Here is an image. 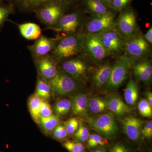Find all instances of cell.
Segmentation results:
<instances>
[{
	"label": "cell",
	"mask_w": 152,
	"mask_h": 152,
	"mask_svg": "<svg viewBox=\"0 0 152 152\" xmlns=\"http://www.w3.org/2000/svg\"><path fill=\"white\" fill-rule=\"evenodd\" d=\"M84 34L80 32L59 36L55 49L50 54L58 62L73 58L84 52Z\"/></svg>",
	"instance_id": "obj_1"
},
{
	"label": "cell",
	"mask_w": 152,
	"mask_h": 152,
	"mask_svg": "<svg viewBox=\"0 0 152 152\" xmlns=\"http://www.w3.org/2000/svg\"><path fill=\"white\" fill-rule=\"evenodd\" d=\"M134 62L124 55L119 57L112 67L108 81L104 88L110 91L118 88L127 78Z\"/></svg>",
	"instance_id": "obj_2"
},
{
	"label": "cell",
	"mask_w": 152,
	"mask_h": 152,
	"mask_svg": "<svg viewBox=\"0 0 152 152\" xmlns=\"http://www.w3.org/2000/svg\"><path fill=\"white\" fill-rule=\"evenodd\" d=\"M151 55L149 44L140 33L126 39L123 55L134 61L147 58Z\"/></svg>",
	"instance_id": "obj_3"
},
{
	"label": "cell",
	"mask_w": 152,
	"mask_h": 152,
	"mask_svg": "<svg viewBox=\"0 0 152 152\" xmlns=\"http://www.w3.org/2000/svg\"><path fill=\"white\" fill-rule=\"evenodd\" d=\"M108 56L120 57L124 52L126 39L121 35L115 26L98 35Z\"/></svg>",
	"instance_id": "obj_4"
},
{
	"label": "cell",
	"mask_w": 152,
	"mask_h": 152,
	"mask_svg": "<svg viewBox=\"0 0 152 152\" xmlns=\"http://www.w3.org/2000/svg\"><path fill=\"white\" fill-rule=\"evenodd\" d=\"M66 6L60 3H50L42 6L34 12L38 20L48 29L64 15Z\"/></svg>",
	"instance_id": "obj_5"
},
{
	"label": "cell",
	"mask_w": 152,
	"mask_h": 152,
	"mask_svg": "<svg viewBox=\"0 0 152 152\" xmlns=\"http://www.w3.org/2000/svg\"><path fill=\"white\" fill-rule=\"evenodd\" d=\"M83 23V14L80 11H75L64 14L56 25L48 29L61 33L62 36L75 34L80 32Z\"/></svg>",
	"instance_id": "obj_6"
},
{
	"label": "cell",
	"mask_w": 152,
	"mask_h": 152,
	"mask_svg": "<svg viewBox=\"0 0 152 152\" xmlns=\"http://www.w3.org/2000/svg\"><path fill=\"white\" fill-rule=\"evenodd\" d=\"M88 122L93 129L107 137H114L118 133V127L111 112L90 118Z\"/></svg>",
	"instance_id": "obj_7"
},
{
	"label": "cell",
	"mask_w": 152,
	"mask_h": 152,
	"mask_svg": "<svg viewBox=\"0 0 152 152\" xmlns=\"http://www.w3.org/2000/svg\"><path fill=\"white\" fill-rule=\"evenodd\" d=\"M115 27L126 39L132 37L138 33L137 18L132 9L126 8L121 11L115 21Z\"/></svg>",
	"instance_id": "obj_8"
},
{
	"label": "cell",
	"mask_w": 152,
	"mask_h": 152,
	"mask_svg": "<svg viewBox=\"0 0 152 152\" xmlns=\"http://www.w3.org/2000/svg\"><path fill=\"white\" fill-rule=\"evenodd\" d=\"M115 15L111 11L104 15H94L86 24V34H100L115 26Z\"/></svg>",
	"instance_id": "obj_9"
},
{
	"label": "cell",
	"mask_w": 152,
	"mask_h": 152,
	"mask_svg": "<svg viewBox=\"0 0 152 152\" xmlns=\"http://www.w3.org/2000/svg\"><path fill=\"white\" fill-rule=\"evenodd\" d=\"M48 82L52 92L57 96L70 94L78 88L77 82L62 71H59L56 75Z\"/></svg>",
	"instance_id": "obj_10"
},
{
	"label": "cell",
	"mask_w": 152,
	"mask_h": 152,
	"mask_svg": "<svg viewBox=\"0 0 152 152\" xmlns=\"http://www.w3.org/2000/svg\"><path fill=\"white\" fill-rule=\"evenodd\" d=\"M63 72L67 74L76 81L83 82L86 79L88 67L83 60L79 58H70L59 63Z\"/></svg>",
	"instance_id": "obj_11"
},
{
	"label": "cell",
	"mask_w": 152,
	"mask_h": 152,
	"mask_svg": "<svg viewBox=\"0 0 152 152\" xmlns=\"http://www.w3.org/2000/svg\"><path fill=\"white\" fill-rule=\"evenodd\" d=\"M59 39V35L50 38L41 35L33 45L27 47L33 60L50 54L55 49Z\"/></svg>",
	"instance_id": "obj_12"
},
{
	"label": "cell",
	"mask_w": 152,
	"mask_h": 152,
	"mask_svg": "<svg viewBox=\"0 0 152 152\" xmlns=\"http://www.w3.org/2000/svg\"><path fill=\"white\" fill-rule=\"evenodd\" d=\"M83 43L84 52L96 61H101L108 56L98 35L85 34Z\"/></svg>",
	"instance_id": "obj_13"
},
{
	"label": "cell",
	"mask_w": 152,
	"mask_h": 152,
	"mask_svg": "<svg viewBox=\"0 0 152 152\" xmlns=\"http://www.w3.org/2000/svg\"><path fill=\"white\" fill-rule=\"evenodd\" d=\"M38 72V75L47 81L49 82L58 72L57 62L50 55L34 60Z\"/></svg>",
	"instance_id": "obj_14"
},
{
	"label": "cell",
	"mask_w": 152,
	"mask_h": 152,
	"mask_svg": "<svg viewBox=\"0 0 152 152\" xmlns=\"http://www.w3.org/2000/svg\"><path fill=\"white\" fill-rule=\"evenodd\" d=\"M124 132L128 138L135 142H139L142 138V121L133 116L125 117L121 121Z\"/></svg>",
	"instance_id": "obj_15"
},
{
	"label": "cell",
	"mask_w": 152,
	"mask_h": 152,
	"mask_svg": "<svg viewBox=\"0 0 152 152\" xmlns=\"http://www.w3.org/2000/svg\"><path fill=\"white\" fill-rule=\"evenodd\" d=\"M136 78L145 84H149L151 81L152 65L151 60L145 59L132 66Z\"/></svg>",
	"instance_id": "obj_16"
},
{
	"label": "cell",
	"mask_w": 152,
	"mask_h": 152,
	"mask_svg": "<svg viewBox=\"0 0 152 152\" xmlns=\"http://www.w3.org/2000/svg\"><path fill=\"white\" fill-rule=\"evenodd\" d=\"M74 0H12L11 3L16 6L21 11L33 12L42 6L52 2L61 3L67 6Z\"/></svg>",
	"instance_id": "obj_17"
},
{
	"label": "cell",
	"mask_w": 152,
	"mask_h": 152,
	"mask_svg": "<svg viewBox=\"0 0 152 152\" xmlns=\"http://www.w3.org/2000/svg\"><path fill=\"white\" fill-rule=\"evenodd\" d=\"M113 66L109 63H106L99 66L95 70L92 77L94 85L100 88L104 87L108 81Z\"/></svg>",
	"instance_id": "obj_18"
},
{
	"label": "cell",
	"mask_w": 152,
	"mask_h": 152,
	"mask_svg": "<svg viewBox=\"0 0 152 152\" xmlns=\"http://www.w3.org/2000/svg\"><path fill=\"white\" fill-rule=\"evenodd\" d=\"M15 24L17 25L22 37L28 40H36L42 34V29L39 25L36 23L26 22Z\"/></svg>",
	"instance_id": "obj_19"
},
{
	"label": "cell",
	"mask_w": 152,
	"mask_h": 152,
	"mask_svg": "<svg viewBox=\"0 0 152 152\" xmlns=\"http://www.w3.org/2000/svg\"><path fill=\"white\" fill-rule=\"evenodd\" d=\"M71 110L75 115L85 116L88 111V99L86 94L80 93L75 95L71 99Z\"/></svg>",
	"instance_id": "obj_20"
},
{
	"label": "cell",
	"mask_w": 152,
	"mask_h": 152,
	"mask_svg": "<svg viewBox=\"0 0 152 152\" xmlns=\"http://www.w3.org/2000/svg\"><path fill=\"white\" fill-rule=\"evenodd\" d=\"M108 110L118 116H121L131 112L129 106L125 103L120 97L113 96L107 99Z\"/></svg>",
	"instance_id": "obj_21"
},
{
	"label": "cell",
	"mask_w": 152,
	"mask_h": 152,
	"mask_svg": "<svg viewBox=\"0 0 152 152\" xmlns=\"http://www.w3.org/2000/svg\"><path fill=\"white\" fill-rule=\"evenodd\" d=\"M139 96V87L137 84L132 79L128 82L124 90V96L128 105H135Z\"/></svg>",
	"instance_id": "obj_22"
},
{
	"label": "cell",
	"mask_w": 152,
	"mask_h": 152,
	"mask_svg": "<svg viewBox=\"0 0 152 152\" xmlns=\"http://www.w3.org/2000/svg\"><path fill=\"white\" fill-rule=\"evenodd\" d=\"M43 99L35 94L31 95L28 102V108L33 119L37 124H39L40 115V111Z\"/></svg>",
	"instance_id": "obj_23"
},
{
	"label": "cell",
	"mask_w": 152,
	"mask_h": 152,
	"mask_svg": "<svg viewBox=\"0 0 152 152\" xmlns=\"http://www.w3.org/2000/svg\"><path fill=\"white\" fill-rule=\"evenodd\" d=\"M52 93L49 82L38 75L35 94L43 99L48 101L50 98Z\"/></svg>",
	"instance_id": "obj_24"
},
{
	"label": "cell",
	"mask_w": 152,
	"mask_h": 152,
	"mask_svg": "<svg viewBox=\"0 0 152 152\" xmlns=\"http://www.w3.org/2000/svg\"><path fill=\"white\" fill-rule=\"evenodd\" d=\"M60 119L57 115H53L51 116L44 118L41 117L39 121L42 130L47 135L51 134L56 127L60 124Z\"/></svg>",
	"instance_id": "obj_25"
},
{
	"label": "cell",
	"mask_w": 152,
	"mask_h": 152,
	"mask_svg": "<svg viewBox=\"0 0 152 152\" xmlns=\"http://www.w3.org/2000/svg\"><path fill=\"white\" fill-rule=\"evenodd\" d=\"M85 3L88 10L94 15H104L110 11L101 0H85Z\"/></svg>",
	"instance_id": "obj_26"
},
{
	"label": "cell",
	"mask_w": 152,
	"mask_h": 152,
	"mask_svg": "<svg viewBox=\"0 0 152 152\" xmlns=\"http://www.w3.org/2000/svg\"><path fill=\"white\" fill-rule=\"evenodd\" d=\"M88 110L93 113H102L108 110L107 100L97 97L91 98L88 100Z\"/></svg>",
	"instance_id": "obj_27"
},
{
	"label": "cell",
	"mask_w": 152,
	"mask_h": 152,
	"mask_svg": "<svg viewBox=\"0 0 152 152\" xmlns=\"http://www.w3.org/2000/svg\"><path fill=\"white\" fill-rule=\"evenodd\" d=\"M71 100L63 99L57 101L53 107V110L57 115H65L71 110Z\"/></svg>",
	"instance_id": "obj_28"
},
{
	"label": "cell",
	"mask_w": 152,
	"mask_h": 152,
	"mask_svg": "<svg viewBox=\"0 0 152 152\" xmlns=\"http://www.w3.org/2000/svg\"><path fill=\"white\" fill-rule=\"evenodd\" d=\"M87 141V146L89 149H93L98 147L105 146L107 144V141L98 134H90Z\"/></svg>",
	"instance_id": "obj_29"
},
{
	"label": "cell",
	"mask_w": 152,
	"mask_h": 152,
	"mask_svg": "<svg viewBox=\"0 0 152 152\" xmlns=\"http://www.w3.org/2000/svg\"><path fill=\"white\" fill-rule=\"evenodd\" d=\"M15 6L10 3L9 4L0 3V29L2 27L5 22L7 20L10 15L13 13Z\"/></svg>",
	"instance_id": "obj_30"
},
{
	"label": "cell",
	"mask_w": 152,
	"mask_h": 152,
	"mask_svg": "<svg viewBox=\"0 0 152 152\" xmlns=\"http://www.w3.org/2000/svg\"><path fill=\"white\" fill-rule=\"evenodd\" d=\"M62 145L69 152H86L85 146L76 140H66L63 142Z\"/></svg>",
	"instance_id": "obj_31"
},
{
	"label": "cell",
	"mask_w": 152,
	"mask_h": 152,
	"mask_svg": "<svg viewBox=\"0 0 152 152\" xmlns=\"http://www.w3.org/2000/svg\"><path fill=\"white\" fill-rule=\"evenodd\" d=\"M51 134L53 139L62 142L68 140L69 136L64 125L60 124L56 127Z\"/></svg>",
	"instance_id": "obj_32"
},
{
	"label": "cell",
	"mask_w": 152,
	"mask_h": 152,
	"mask_svg": "<svg viewBox=\"0 0 152 152\" xmlns=\"http://www.w3.org/2000/svg\"><path fill=\"white\" fill-rule=\"evenodd\" d=\"M138 109L140 115L146 118H151L152 107H151L146 99H142L138 104Z\"/></svg>",
	"instance_id": "obj_33"
},
{
	"label": "cell",
	"mask_w": 152,
	"mask_h": 152,
	"mask_svg": "<svg viewBox=\"0 0 152 152\" xmlns=\"http://www.w3.org/2000/svg\"><path fill=\"white\" fill-rule=\"evenodd\" d=\"M73 135L76 140L83 143L88 140L90 134L87 128L82 124H80L78 129L74 134Z\"/></svg>",
	"instance_id": "obj_34"
},
{
	"label": "cell",
	"mask_w": 152,
	"mask_h": 152,
	"mask_svg": "<svg viewBox=\"0 0 152 152\" xmlns=\"http://www.w3.org/2000/svg\"><path fill=\"white\" fill-rule=\"evenodd\" d=\"M80 122L75 118H71L64 124L69 135H74L77 132L80 126Z\"/></svg>",
	"instance_id": "obj_35"
},
{
	"label": "cell",
	"mask_w": 152,
	"mask_h": 152,
	"mask_svg": "<svg viewBox=\"0 0 152 152\" xmlns=\"http://www.w3.org/2000/svg\"><path fill=\"white\" fill-rule=\"evenodd\" d=\"M132 0H112L109 6L116 11H121L127 8Z\"/></svg>",
	"instance_id": "obj_36"
},
{
	"label": "cell",
	"mask_w": 152,
	"mask_h": 152,
	"mask_svg": "<svg viewBox=\"0 0 152 152\" xmlns=\"http://www.w3.org/2000/svg\"><path fill=\"white\" fill-rule=\"evenodd\" d=\"M108 152H135L132 148L121 142H117L109 148Z\"/></svg>",
	"instance_id": "obj_37"
},
{
	"label": "cell",
	"mask_w": 152,
	"mask_h": 152,
	"mask_svg": "<svg viewBox=\"0 0 152 152\" xmlns=\"http://www.w3.org/2000/svg\"><path fill=\"white\" fill-rule=\"evenodd\" d=\"M53 109H52L50 104L47 102V101L43 100L41 106L40 115V117L47 118L51 116L53 114Z\"/></svg>",
	"instance_id": "obj_38"
},
{
	"label": "cell",
	"mask_w": 152,
	"mask_h": 152,
	"mask_svg": "<svg viewBox=\"0 0 152 152\" xmlns=\"http://www.w3.org/2000/svg\"><path fill=\"white\" fill-rule=\"evenodd\" d=\"M142 137L147 140L151 139L152 137V121L150 120L142 128Z\"/></svg>",
	"instance_id": "obj_39"
},
{
	"label": "cell",
	"mask_w": 152,
	"mask_h": 152,
	"mask_svg": "<svg viewBox=\"0 0 152 152\" xmlns=\"http://www.w3.org/2000/svg\"><path fill=\"white\" fill-rule=\"evenodd\" d=\"M145 40L149 44L152 43V28L151 27L148 30V31L144 36Z\"/></svg>",
	"instance_id": "obj_40"
},
{
	"label": "cell",
	"mask_w": 152,
	"mask_h": 152,
	"mask_svg": "<svg viewBox=\"0 0 152 152\" xmlns=\"http://www.w3.org/2000/svg\"><path fill=\"white\" fill-rule=\"evenodd\" d=\"M146 97L147 100L148 102L150 105L152 107V93L151 92L149 91L146 93Z\"/></svg>",
	"instance_id": "obj_41"
},
{
	"label": "cell",
	"mask_w": 152,
	"mask_h": 152,
	"mask_svg": "<svg viewBox=\"0 0 152 152\" xmlns=\"http://www.w3.org/2000/svg\"><path fill=\"white\" fill-rule=\"evenodd\" d=\"M93 152H107V149L105 146L99 147L97 148Z\"/></svg>",
	"instance_id": "obj_42"
},
{
	"label": "cell",
	"mask_w": 152,
	"mask_h": 152,
	"mask_svg": "<svg viewBox=\"0 0 152 152\" xmlns=\"http://www.w3.org/2000/svg\"><path fill=\"white\" fill-rule=\"evenodd\" d=\"M101 1L105 4L106 5L107 4L109 6L110 3L111 2L112 0H101Z\"/></svg>",
	"instance_id": "obj_43"
},
{
	"label": "cell",
	"mask_w": 152,
	"mask_h": 152,
	"mask_svg": "<svg viewBox=\"0 0 152 152\" xmlns=\"http://www.w3.org/2000/svg\"><path fill=\"white\" fill-rule=\"evenodd\" d=\"M5 1V0H0V3L2 2L3 1Z\"/></svg>",
	"instance_id": "obj_44"
}]
</instances>
